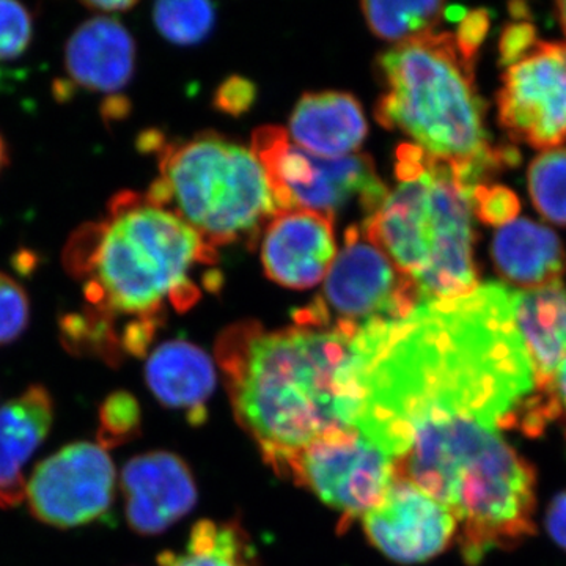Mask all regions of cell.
<instances>
[{"mask_svg":"<svg viewBox=\"0 0 566 566\" xmlns=\"http://www.w3.org/2000/svg\"><path fill=\"white\" fill-rule=\"evenodd\" d=\"M512 294L485 283L468 296L420 304L405 318L360 326L356 430L392 460L405 434L427 420L516 430L535 378Z\"/></svg>","mask_w":566,"mask_h":566,"instance_id":"obj_1","label":"cell"},{"mask_svg":"<svg viewBox=\"0 0 566 566\" xmlns=\"http://www.w3.org/2000/svg\"><path fill=\"white\" fill-rule=\"evenodd\" d=\"M293 318L279 331L234 324L216 345L234 415L268 464L323 436L356 430L359 416V327Z\"/></svg>","mask_w":566,"mask_h":566,"instance_id":"obj_2","label":"cell"},{"mask_svg":"<svg viewBox=\"0 0 566 566\" xmlns=\"http://www.w3.org/2000/svg\"><path fill=\"white\" fill-rule=\"evenodd\" d=\"M398 476L452 512L468 566L535 535L536 471L497 428L471 419L417 423L394 458Z\"/></svg>","mask_w":566,"mask_h":566,"instance_id":"obj_3","label":"cell"},{"mask_svg":"<svg viewBox=\"0 0 566 566\" xmlns=\"http://www.w3.org/2000/svg\"><path fill=\"white\" fill-rule=\"evenodd\" d=\"M214 260V249L180 216L133 191L118 192L106 216L80 227L63 249L88 307L115 322L161 324L167 301L188 311L200 297L189 271Z\"/></svg>","mask_w":566,"mask_h":566,"instance_id":"obj_4","label":"cell"},{"mask_svg":"<svg viewBox=\"0 0 566 566\" xmlns=\"http://www.w3.org/2000/svg\"><path fill=\"white\" fill-rule=\"evenodd\" d=\"M379 70L387 92L376 106V120L452 164L472 191L520 164L515 147L491 144L474 62L461 54L453 33L430 32L397 43L379 57Z\"/></svg>","mask_w":566,"mask_h":566,"instance_id":"obj_5","label":"cell"},{"mask_svg":"<svg viewBox=\"0 0 566 566\" xmlns=\"http://www.w3.org/2000/svg\"><path fill=\"white\" fill-rule=\"evenodd\" d=\"M395 175L394 191L365 218V237L412 283L420 304L474 293V191L452 164L415 144L398 147Z\"/></svg>","mask_w":566,"mask_h":566,"instance_id":"obj_6","label":"cell"},{"mask_svg":"<svg viewBox=\"0 0 566 566\" xmlns=\"http://www.w3.org/2000/svg\"><path fill=\"white\" fill-rule=\"evenodd\" d=\"M158 151L159 178L145 196L180 216L214 251L251 244L277 214L262 164L243 145L202 134Z\"/></svg>","mask_w":566,"mask_h":566,"instance_id":"obj_7","label":"cell"},{"mask_svg":"<svg viewBox=\"0 0 566 566\" xmlns=\"http://www.w3.org/2000/svg\"><path fill=\"white\" fill-rule=\"evenodd\" d=\"M252 151L262 164L279 211L311 210L335 218L359 202L370 216L389 192L367 155L319 158L297 147L277 126L256 129Z\"/></svg>","mask_w":566,"mask_h":566,"instance_id":"obj_8","label":"cell"},{"mask_svg":"<svg viewBox=\"0 0 566 566\" xmlns=\"http://www.w3.org/2000/svg\"><path fill=\"white\" fill-rule=\"evenodd\" d=\"M270 465L314 491L344 521L367 515L397 476L392 458L357 430L323 436Z\"/></svg>","mask_w":566,"mask_h":566,"instance_id":"obj_9","label":"cell"},{"mask_svg":"<svg viewBox=\"0 0 566 566\" xmlns=\"http://www.w3.org/2000/svg\"><path fill=\"white\" fill-rule=\"evenodd\" d=\"M419 305L412 283L365 237L363 227L353 226L326 275L322 296L307 307L323 322L360 327L405 318Z\"/></svg>","mask_w":566,"mask_h":566,"instance_id":"obj_10","label":"cell"},{"mask_svg":"<svg viewBox=\"0 0 566 566\" xmlns=\"http://www.w3.org/2000/svg\"><path fill=\"white\" fill-rule=\"evenodd\" d=\"M115 480V465L106 449L93 442H73L36 465L25 499L33 517L46 526H87L109 512Z\"/></svg>","mask_w":566,"mask_h":566,"instance_id":"obj_11","label":"cell"},{"mask_svg":"<svg viewBox=\"0 0 566 566\" xmlns=\"http://www.w3.org/2000/svg\"><path fill=\"white\" fill-rule=\"evenodd\" d=\"M497 118L510 139L535 150L566 142V43L538 41L505 71Z\"/></svg>","mask_w":566,"mask_h":566,"instance_id":"obj_12","label":"cell"},{"mask_svg":"<svg viewBox=\"0 0 566 566\" xmlns=\"http://www.w3.org/2000/svg\"><path fill=\"white\" fill-rule=\"evenodd\" d=\"M363 521L376 549L398 564H422L439 556L458 532L457 520L444 504L398 475Z\"/></svg>","mask_w":566,"mask_h":566,"instance_id":"obj_13","label":"cell"},{"mask_svg":"<svg viewBox=\"0 0 566 566\" xmlns=\"http://www.w3.org/2000/svg\"><path fill=\"white\" fill-rule=\"evenodd\" d=\"M337 253L334 218L323 212L279 211L263 232L264 273L285 289L318 285Z\"/></svg>","mask_w":566,"mask_h":566,"instance_id":"obj_14","label":"cell"},{"mask_svg":"<svg viewBox=\"0 0 566 566\" xmlns=\"http://www.w3.org/2000/svg\"><path fill=\"white\" fill-rule=\"evenodd\" d=\"M122 491L129 527L158 535L188 515L197 502L189 465L170 452L134 457L122 471Z\"/></svg>","mask_w":566,"mask_h":566,"instance_id":"obj_15","label":"cell"},{"mask_svg":"<svg viewBox=\"0 0 566 566\" xmlns=\"http://www.w3.org/2000/svg\"><path fill=\"white\" fill-rule=\"evenodd\" d=\"M136 63V44L122 22L95 17L82 22L65 46L71 84L88 92L117 93L128 85Z\"/></svg>","mask_w":566,"mask_h":566,"instance_id":"obj_16","label":"cell"},{"mask_svg":"<svg viewBox=\"0 0 566 566\" xmlns=\"http://www.w3.org/2000/svg\"><path fill=\"white\" fill-rule=\"evenodd\" d=\"M54 422V400L46 387L33 385L0 408V509L25 499L24 468L43 444Z\"/></svg>","mask_w":566,"mask_h":566,"instance_id":"obj_17","label":"cell"},{"mask_svg":"<svg viewBox=\"0 0 566 566\" xmlns=\"http://www.w3.org/2000/svg\"><path fill=\"white\" fill-rule=\"evenodd\" d=\"M289 136L319 158H345L364 144L367 120L349 93H307L294 107Z\"/></svg>","mask_w":566,"mask_h":566,"instance_id":"obj_18","label":"cell"},{"mask_svg":"<svg viewBox=\"0 0 566 566\" xmlns=\"http://www.w3.org/2000/svg\"><path fill=\"white\" fill-rule=\"evenodd\" d=\"M513 322L526 348L535 390L545 389L566 359V289L560 281L512 294Z\"/></svg>","mask_w":566,"mask_h":566,"instance_id":"obj_19","label":"cell"},{"mask_svg":"<svg viewBox=\"0 0 566 566\" xmlns=\"http://www.w3.org/2000/svg\"><path fill=\"white\" fill-rule=\"evenodd\" d=\"M145 379L164 406L180 409L192 424L207 419V403L216 386L212 360L185 340L159 345L145 365Z\"/></svg>","mask_w":566,"mask_h":566,"instance_id":"obj_20","label":"cell"},{"mask_svg":"<svg viewBox=\"0 0 566 566\" xmlns=\"http://www.w3.org/2000/svg\"><path fill=\"white\" fill-rule=\"evenodd\" d=\"M491 256L505 281L527 290L558 281L565 264L557 234L531 219H515L499 229Z\"/></svg>","mask_w":566,"mask_h":566,"instance_id":"obj_21","label":"cell"},{"mask_svg":"<svg viewBox=\"0 0 566 566\" xmlns=\"http://www.w3.org/2000/svg\"><path fill=\"white\" fill-rule=\"evenodd\" d=\"M159 566H256V557L240 524L205 520L193 526L186 549L161 554Z\"/></svg>","mask_w":566,"mask_h":566,"instance_id":"obj_22","label":"cell"},{"mask_svg":"<svg viewBox=\"0 0 566 566\" xmlns=\"http://www.w3.org/2000/svg\"><path fill=\"white\" fill-rule=\"evenodd\" d=\"M365 20L375 35L385 40L403 41L434 32L436 24L446 14L444 3L424 2H364Z\"/></svg>","mask_w":566,"mask_h":566,"instance_id":"obj_23","label":"cell"},{"mask_svg":"<svg viewBox=\"0 0 566 566\" xmlns=\"http://www.w3.org/2000/svg\"><path fill=\"white\" fill-rule=\"evenodd\" d=\"M528 192L543 218L566 227V148L536 156L528 167Z\"/></svg>","mask_w":566,"mask_h":566,"instance_id":"obj_24","label":"cell"},{"mask_svg":"<svg viewBox=\"0 0 566 566\" xmlns=\"http://www.w3.org/2000/svg\"><path fill=\"white\" fill-rule=\"evenodd\" d=\"M214 18V6L208 2H159L153 11V20L164 39L177 44L202 41L210 33Z\"/></svg>","mask_w":566,"mask_h":566,"instance_id":"obj_25","label":"cell"},{"mask_svg":"<svg viewBox=\"0 0 566 566\" xmlns=\"http://www.w3.org/2000/svg\"><path fill=\"white\" fill-rule=\"evenodd\" d=\"M140 406L126 390L111 394L99 406L96 444L109 450L126 444L139 436Z\"/></svg>","mask_w":566,"mask_h":566,"instance_id":"obj_26","label":"cell"},{"mask_svg":"<svg viewBox=\"0 0 566 566\" xmlns=\"http://www.w3.org/2000/svg\"><path fill=\"white\" fill-rule=\"evenodd\" d=\"M33 18L28 7L0 0V62L17 61L31 44Z\"/></svg>","mask_w":566,"mask_h":566,"instance_id":"obj_27","label":"cell"},{"mask_svg":"<svg viewBox=\"0 0 566 566\" xmlns=\"http://www.w3.org/2000/svg\"><path fill=\"white\" fill-rule=\"evenodd\" d=\"M31 319L28 293L9 274L0 273V346L20 338Z\"/></svg>","mask_w":566,"mask_h":566,"instance_id":"obj_28","label":"cell"},{"mask_svg":"<svg viewBox=\"0 0 566 566\" xmlns=\"http://www.w3.org/2000/svg\"><path fill=\"white\" fill-rule=\"evenodd\" d=\"M472 211L483 223L504 227L520 214V199L512 189L502 185H480L472 192Z\"/></svg>","mask_w":566,"mask_h":566,"instance_id":"obj_29","label":"cell"},{"mask_svg":"<svg viewBox=\"0 0 566 566\" xmlns=\"http://www.w3.org/2000/svg\"><path fill=\"white\" fill-rule=\"evenodd\" d=\"M532 416L536 434H543L554 422L562 424L566 441V359L557 368L549 385L535 390L532 398Z\"/></svg>","mask_w":566,"mask_h":566,"instance_id":"obj_30","label":"cell"},{"mask_svg":"<svg viewBox=\"0 0 566 566\" xmlns=\"http://www.w3.org/2000/svg\"><path fill=\"white\" fill-rule=\"evenodd\" d=\"M536 41V31L531 22L516 21L506 25L499 41V55H501V65L512 66L520 62L524 55L534 50Z\"/></svg>","mask_w":566,"mask_h":566,"instance_id":"obj_31","label":"cell"},{"mask_svg":"<svg viewBox=\"0 0 566 566\" xmlns=\"http://www.w3.org/2000/svg\"><path fill=\"white\" fill-rule=\"evenodd\" d=\"M491 28V13L485 9L468 11L461 20L455 39L461 54L474 62L480 44L486 39Z\"/></svg>","mask_w":566,"mask_h":566,"instance_id":"obj_32","label":"cell"},{"mask_svg":"<svg viewBox=\"0 0 566 566\" xmlns=\"http://www.w3.org/2000/svg\"><path fill=\"white\" fill-rule=\"evenodd\" d=\"M253 98V88L249 82L243 80H232L226 82V85L218 93V106L227 112H243L251 106Z\"/></svg>","mask_w":566,"mask_h":566,"instance_id":"obj_33","label":"cell"},{"mask_svg":"<svg viewBox=\"0 0 566 566\" xmlns=\"http://www.w3.org/2000/svg\"><path fill=\"white\" fill-rule=\"evenodd\" d=\"M545 526L556 545L566 551V490L558 493L547 506Z\"/></svg>","mask_w":566,"mask_h":566,"instance_id":"obj_34","label":"cell"},{"mask_svg":"<svg viewBox=\"0 0 566 566\" xmlns=\"http://www.w3.org/2000/svg\"><path fill=\"white\" fill-rule=\"evenodd\" d=\"M85 9L91 10L92 13H123L136 7L134 0H91V2H82Z\"/></svg>","mask_w":566,"mask_h":566,"instance_id":"obj_35","label":"cell"},{"mask_svg":"<svg viewBox=\"0 0 566 566\" xmlns=\"http://www.w3.org/2000/svg\"><path fill=\"white\" fill-rule=\"evenodd\" d=\"M9 148H7V144L6 140H3V137L0 136V174H2V170L9 166Z\"/></svg>","mask_w":566,"mask_h":566,"instance_id":"obj_36","label":"cell"},{"mask_svg":"<svg viewBox=\"0 0 566 566\" xmlns=\"http://www.w3.org/2000/svg\"><path fill=\"white\" fill-rule=\"evenodd\" d=\"M556 9L558 21H560L562 29L566 33V2H558Z\"/></svg>","mask_w":566,"mask_h":566,"instance_id":"obj_37","label":"cell"}]
</instances>
